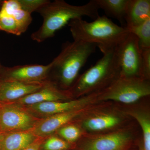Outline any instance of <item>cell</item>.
I'll return each mask as SVG.
<instances>
[{
    "instance_id": "6da1fadb",
    "label": "cell",
    "mask_w": 150,
    "mask_h": 150,
    "mask_svg": "<svg viewBox=\"0 0 150 150\" xmlns=\"http://www.w3.org/2000/svg\"><path fill=\"white\" fill-rule=\"evenodd\" d=\"M99 10L95 0L81 6L72 5L63 0L49 1L36 11L43 17V23L40 28L31 34V38L38 43L43 42L54 37L57 30L73 19L83 16L95 19L99 16Z\"/></svg>"
},
{
    "instance_id": "7a4b0ae2",
    "label": "cell",
    "mask_w": 150,
    "mask_h": 150,
    "mask_svg": "<svg viewBox=\"0 0 150 150\" xmlns=\"http://www.w3.org/2000/svg\"><path fill=\"white\" fill-rule=\"evenodd\" d=\"M68 25L74 40L96 44L102 52L117 47L129 33L126 27L115 24L105 15L91 22L82 18L75 19Z\"/></svg>"
},
{
    "instance_id": "3957f363",
    "label": "cell",
    "mask_w": 150,
    "mask_h": 150,
    "mask_svg": "<svg viewBox=\"0 0 150 150\" xmlns=\"http://www.w3.org/2000/svg\"><path fill=\"white\" fill-rule=\"evenodd\" d=\"M97 47L96 44L79 40L64 43L60 54L51 62L47 80L52 76L54 81L51 83L56 86L58 84L63 88L71 87L81 69L95 52Z\"/></svg>"
},
{
    "instance_id": "277c9868",
    "label": "cell",
    "mask_w": 150,
    "mask_h": 150,
    "mask_svg": "<svg viewBox=\"0 0 150 150\" xmlns=\"http://www.w3.org/2000/svg\"><path fill=\"white\" fill-rule=\"evenodd\" d=\"M116 48L102 52V57L78 79L73 87V93L80 95L106 88L120 76Z\"/></svg>"
},
{
    "instance_id": "5b68a950",
    "label": "cell",
    "mask_w": 150,
    "mask_h": 150,
    "mask_svg": "<svg viewBox=\"0 0 150 150\" xmlns=\"http://www.w3.org/2000/svg\"><path fill=\"white\" fill-rule=\"evenodd\" d=\"M150 94L149 80L139 77L120 76L104 90L100 98L122 103H134Z\"/></svg>"
},
{
    "instance_id": "8992f818",
    "label": "cell",
    "mask_w": 150,
    "mask_h": 150,
    "mask_svg": "<svg viewBox=\"0 0 150 150\" xmlns=\"http://www.w3.org/2000/svg\"><path fill=\"white\" fill-rule=\"evenodd\" d=\"M23 106L13 103L0 106V134L30 131L40 120Z\"/></svg>"
},
{
    "instance_id": "52a82bcc",
    "label": "cell",
    "mask_w": 150,
    "mask_h": 150,
    "mask_svg": "<svg viewBox=\"0 0 150 150\" xmlns=\"http://www.w3.org/2000/svg\"><path fill=\"white\" fill-rule=\"evenodd\" d=\"M116 49L120 76L142 78V51L136 35L129 32Z\"/></svg>"
},
{
    "instance_id": "ba28073f",
    "label": "cell",
    "mask_w": 150,
    "mask_h": 150,
    "mask_svg": "<svg viewBox=\"0 0 150 150\" xmlns=\"http://www.w3.org/2000/svg\"><path fill=\"white\" fill-rule=\"evenodd\" d=\"M51 62L48 65H25L12 67H2L0 82L16 81L25 83L46 81L51 69Z\"/></svg>"
},
{
    "instance_id": "9c48e42d",
    "label": "cell",
    "mask_w": 150,
    "mask_h": 150,
    "mask_svg": "<svg viewBox=\"0 0 150 150\" xmlns=\"http://www.w3.org/2000/svg\"><path fill=\"white\" fill-rule=\"evenodd\" d=\"M93 97V96H89L81 99L65 102L60 101H48L23 107L34 115H46L48 117L81 109L84 106L88 104Z\"/></svg>"
},
{
    "instance_id": "30bf717a",
    "label": "cell",
    "mask_w": 150,
    "mask_h": 150,
    "mask_svg": "<svg viewBox=\"0 0 150 150\" xmlns=\"http://www.w3.org/2000/svg\"><path fill=\"white\" fill-rule=\"evenodd\" d=\"M46 81L41 83H25L16 81L0 82V103H12L43 87Z\"/></svg>"
},
{
    "instance_id": "8fae6325",
    "label": "cell",
    "mask_w": 150,
    "mask_h": 150,
    "mask_svg": "<svg viewBox=\"0 0 150 150\" xmlns=\"http://www.w3.org/2000/svg\"><path fill=\"white\" fill-rule=\"evenodd\" d=\"M81 112V110L79 109L48 116L40 119L30 131L38 138H44L77 117Z\"/></svg>"
},
{
    "instance_id": "7c38bea8",
    "label": "cell",
    "mask_w": 150,
    "mask_h": 150,
    "mask_svg": "<svg viewBox=\"0 0 150 150\" xmlns=\"http://www.w3.org/2000/svg\"><path fill=\"white\" fill-rule=\"evenodd\" d=\"M130 141V136L125 132H116L88 140L83 150H124Z\"/></svg>"
},
{
    "instance_id": "4fadbf2b",
    "label": "cell",
    "mask_w": 150,
    "mask_h": 150,
    "mask_svg": "<svg viewBox=\"0 0 150 150\" xmlns=\"http://www.w3.org/2000/svg\"><path fill=\"white\" fill-rule=\"evenodd\" d=\"M67 98V95L53 84L46 81L39 90L30 94L12 103L24 106L48 101H61Z\"/></svg>"
},
{
    "instance_id": "5bb4252c",
    "label": "cell",
    "mask_w": 150,
    "mask_h": 150,
    "mask_svg": "<svg viewBox=\"0 0 150 150\" xmlns=\"http://www.w3.org/2000/svg\"><path fill=\"white\" fill-rule=\"evenodd\" d=\"M38 138L30 131L0 134V150H22Z\"/></svg>"
},
{
    "instance_id": "9a60e30c",
    "label": "cell",
    "mask_w": 150,
    "mask_h": 150,
    "mask_svg": "<svg viewBox=\"0 0 150 150\" xmlns=\"http://www.w3.org/2000/svg\"><path fill=\"white\" fill-rule=\"evenodd\" d=\"M149 19L150 0H129L125 17L126 28L139 25Z\"/></svg>"
},
{
    "instance_id": "2e32d148",
    "label": "cell",
    "mask_w": 150,
    "mask_h": 150,
    "mask_svg": "<svg viewBox=\"0 0 150 150\" xmlns=\"http://www.w3.org/2000/svg\"><path fill=\"white\" fill-rule=\"evenodd\" d=\"M98 8L104 11L108 16L119 21L126 27L125 17L129 0H95Z\"/></svg>"
},
{
    "instance_id": "e0dca14e",
    "label": "cell",
    "mask_w": 150,
    "mask_h": 150,
    "mask_svg": "<svg viewBox=\"0 0 150 150\" xmlns=\"http://www.w3.org/2000/svg\"><path fill=\"white\" fill-rule=\"evenodd\" d=\"M120 121V118L114 115H98L87 119L84 122L83 126L89 131H103L114 127Z\"/></svg>"
},
{
    "instance_id": "ac0fdd59",
    "label": "cell",
    "mask_w": 150,
    "mask_h": 150,
    "mask_svg": "<svg viewBox=\"0 0 150 150\" xmlns=\"http://www.w3.org/2000/svg\"><path fill=\"white\" fill-rule=\"evenodd\" d=\"M127 29L137 38L141 50L150 49V19L139 25Z\"/></svg>"
},
{
    "instance_id": "d6986e66",
    "label": "cell",
    "mask_w": 150,
    "mask_h": 150,
    "mask_svg": "<svg viewBox=\"0 0 150 150\" xmlns=\"http://www.w3.org/2000/svg\"><path fill=\"white\" fill-rule=\"evenodd\" d=\"M131 115L134 117L143 131L144 150H150V119L149 115L142 112H131Z\"/></svg>"
},
{
    "instance_id": "ffe728a7",
    "label": "cell",
    "mask_w": 150,
    "mask_h": 150,
    "mask_svg": "<svg viewBox=\"0 0 150 150\" xmlns=\"http://www.w3.org/2000/svg\"><path fill=\"white\" fill-rule=\"evenodd\" d=\"M11 16L16 22L21 35L26 31L32 21L31 14L21 9L16 11Z\"/></svg>"
},
{
    "instance_id": "44dd1931",
    "label": "cell",
    "mask_w": 150,
    "mask_h": 150,
    "mask_svg": "<svg viewBox=\"0 0 150 150\" xmlns=\"http://www.w3.org/2000/svg\"><path fill=\"white\" fill-rule=\"evenodd\" d=\"M42 146L44 150H66L70 147L69 143L56 137H49Z\"/></svg>"
},
{
    "instance_id": "7402d4cb",
    "label": "cell",
    "mask_w": 150,
    "mask_h": 150,
    "mask_svg": "<svg viewBox=\"0 0 150 150\" xmlns=\"http://www.w3.org/2000/svg\"><path fill=\"white\" fill-rule=\"evenodd\" d=\"M59 134L68 143L74 142L79 138L81 134L80 129L74 125L64 126L60 128Z\"/></svg>"
},
{
    "instance_id": "603a6c76",
    "label": "cell",
    "mask_w": 150,
    "mask_h": 150,
    "mask_svg": "<svg viewBox=\"0 0 150 150\" xmlns=\"http://www.w3.org/2000/svg\"><path fill=\"white\" fill-rule=\"evenodd\" d=\"M0 30L13 35H21L16 22L12 16L0 17Z\"/></svg>"
},
{
    "instance_id": "cb8c5ba5",
    "label": "cell",
    "mask_w": 150,
    "mask_h": 150,
    "mask_svg": "<svg viewBox=\"0 0 150 150\" xmlns=\"http://www.w3.org/2000/svg\"><path fill=\"white\" fill-rule=\"evenodd\" d=\"M23 10L31 14L36 11L43 5L48 2L47 0H18Z\"/></svg>"
},
{
    "instance_id": "d4e9b609",
    "label": "cell",
    "mask_w": 150,
    "mask_h": 150,
    "mask_svg": "<svg viewBox=\"0 0 150 150\" xmlns=\"http://www.w3.org/2000/svg\"><path fill=\"white\" fill-rule=\"evenodd\" d=\"M142 60L141 77L149 80L150 75V49L141 50Z\"/></svg>"
},
{
    "instance_id": "484cf974",
    "label": "cell",
    "mask_w": 150,
    "mask_h": 150,
    "mask_svg": "<svg viewBox=\"0 0 150 150\" xmlns=\"http://www.w3.org/2000/svg\"><path fill=\"white\" fill-rule=\"evenodd\" d=\"M44 138H38L35 142L22 150H39L43 144Z\"/></svg>"
},
{
    "instance_id": "4316f807",
    "label": "cell",
    "mask_w": 150,
    "mask_h": 150,
    "mask_svg": "<svg viewBox=\"0 0 150 150\" xmlns=\"http://www.w3.org/2000/svg\"><path fill=\"white\" fill-rule=\"evenodd\" d=\"M3 1H0V9H1V7Z\"/></svg>"
},
{
    "instance_id": "83f0119b",
    "label": "cell",
    "mask_w": 150,
    "mask_h": 150,
    "mask_svg": "<svg viewBox=\"0 0 150 150\" xmlns=\"http://www.w3.org/2000/svg\"><path fill=\"white\" fill-rule=\"evenodd\" d=\"M2 67V65L1 64H0V72H1V69Z\"/></svg>"
},
{
    "instance_id": "f1b7e54d",
    "label": "cell",
    "mask_w": 150,
    "mask_h": 150,
    "mask_svg": "<svg viewBox=\"0 0 150 150\" xmlns=\"http://www.w3.org/2000/svg\"><path fill=\"white\" fill-rule=\"evenodd\" d=\"M1 103H0V106H1Z\"/></svg>"
}]
</instances>
